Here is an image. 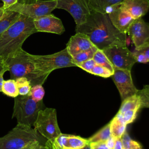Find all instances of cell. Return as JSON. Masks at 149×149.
<instances>
[{"instance_id": "5bb4252c", "label": "cell", "mask_w": 149, "mask_h": 149, "mask_svg": "<svg viewBox=\"0 0 149 149\" xmlns=\"http://www.w3.org/2000/svg\"><path fill=\"white\" fill-rule=\"evenodd\" d=\"M34 27L37 32H45L62 34L65 28L62 21L51 13L33 19Z\"/></svg>"}, {"instance_id": "f546056e", "label": "cell", "mask_w": 149, "mask_h": 149, "mask_svg": "<svg viewBox=\"0 0 149 149\" xmlns=\"http://www.w3.org/2000/svg\"><path fill=\"white\" fill-rule=\"evenodd\" d=\"M90 73L94 75L99 76L104 78H108V77H111L113 74L107 68L98 64H96L94 66V68L92 69Z\"/></svg>"}, {"instance_id": "7402d4cb", "label": "cell", "mask_w": 149, "mask_h": 149, "mask_svg": "<svg viewBox=\"0 0 149 149\" xmlns=\"http://www.w3.org/2000/svg\"><path fill=\"white\" fill-rule=\"evenodd\" d=\"M98 48L95 47L94 46L87 50L80 52L73 56H72L73 61L74 63L76 65L81 63L84 61H86L87 60L92 59L93 58V56L95 54V52L97 51Z\"/></svg>"}, {"instance_id": "83f0119b", "label": "cell", "mask_w": 149, "mask_h": 149, "mask_svg": "<svg viewBox=\"0 0 149 149\" xmlns=\"http://www.w3.org/2000/svg\"><path fill=\"white\" fill-rule=\"evenodd\" d=\"M136 94L140 98V108H149V85H145L141 90H138Z\"/></svg>"}, {"instance_id": "4fadbf2b", "label": "cell", "mask_w": 149, "mask_h": 149, "mask_svg": "<svg viewBox=\"0 0 149 149\" xmlns=\"http://www.w3.org/2000/svg\"><path fill=\"white\" fill-rule=\"evenodd\" d=\"M114 27L123 34H126L134 19L126 11L120 8V4L111 7L107 12Z\"/></svg>"}, {"instance_id": "6da1fadb", "label": "cell", "mask_w": 149, "mask_h": 149, "mask_svg": "<svg viewBox=\"0 0 149 149\" xmlns=\"http://www.w3.org/2000/svg\"><path fill=\"white\" fill-rule=\"evenodd\" d=\"M75 30L86 34L98 49L114 45H126V34L118 30L106 13L91 10L86 21L76 26Z\"/></svg>"}, {"instance_id": "7a4b0ae2", "label": "cell", "mask_w": 149, "mask_h": 149, "mask_svg": "<svg viewBox=\"0 0 149 149\" xmlns=\"http://www.w3.org/2000/svg\"><path fill=\"white\" fill-rule=\"evenodd\" d=\"M37 32L33 19L20 15L0 37V56L5 61L12 57L22 48L24 41Z\"/></svg>"}, {"instance_id": "44dd1931", "label": "cell", "mask_w": 149, "mask_h": 149, "mask_svg": "<svg viewBox=\"0 0 149 149\" xmlns=\"http://www.w3.org/2000/svg\"><path fill=\"white\" fill-rule=\"evenodd\" d=\"M89 144L88 139L68 134L66 149H81Z\"/></svg>"}, {"instance_id": "e0dca14e", "label": "cell", "mask_w": 149, "mask_h": 149, "mask_svg": "<svg viewBox=\"0 0 149 149\" xmlns=\"http://www.w3.org/2000/svg\"><path fill=\"white\" fill-rule=\"evenodd\" d=\"M124 0H86L90 10L106 13L112 6L121 3Z\"/></svg>"}, {"instance_id": "d6986e66", "label": "cell", "mask_w": 149, "mask_h": 149, "mask_svg": "<svg viewBox=\"0 0 149 149\" xmlns=\"http://www.w3.org/2000/svg\"><path fill=\"white\" fill-rule=\"evenodd\" d=\"M20 14L15 11L5 10L4 14L0 20V37L3 33L19 18Z\"/></svg>"}, {"instance_id": "9c48e42d", "label": "cell", "mask_w": 149, "mask_h": 149, "mask_svg": "<svg viewBox=\"0 0 149 149\" xmlns=\"http://www.w3.org/2000/svg\"><path fill=\"white\" fill-rule=\"evenodd\" d=\"M113 67L131 70L136 63L132 52L126 45H114L102 50Z\"/></svg>"}, {"instance_id": "484cf974", "label": "cell", "mask_w": 149, "mask_h": 149, "mask_svg": "<svg viewBox=\"0 0 149 149\" xmlns=\"http://www.w3.org/2000/svg\"><path fill=\"white\" fill-rule=\"evenodd\" d=\"M19 95H29L31 85L26 77H19L15 80Z\"/></svg>"}, {"instance_id": "74e56055", "label": "cell", "mask_w": 149, "mask_h": 149, "mask_svg": "<svg viewBox=\"0 0 149 149\" xmlns=\"http://www.w3.org/2000/svg\"><path fill=\"white\" fill-rule=\"evenodd\" d=\"M113 149H123L122 142L121 138L115 139V143Z\"/></svg>"}, {"instance_id": "4dcf8cb0", "label": "cell", "mask_w": 149, "mask_h": 149, "mask_svg": "<svg viewBox=\"0 0 149 149\" xmlns=\"http://www.w3.org/2000/svg\"><path fill=\"white\" fill-rule=\"evenodd\" d=\"M139 109H129L125 112H124L122 115V117L126 123V124H129L132 123L137 116V113Z\"/></svg>"}, {"instance_id": "52a82bcc", "label": "cell", "mask_w": 149, "mask_h": 149, "mask_svg": "<svg viewBox=\"0 0 149 149\" xmlns=\"http://www.w3.org/2000/svg\"><path fill=\"white\" fill-rule=\"evenodd\" d=\"M33 126L47 140L46 146L48 149H51L55 139L62 133L57 121L56 111L54 108H46L40 110Z\"/></svg>"}, {"instance_id": "f35d334b", "label": "cell", "mask_w": 149, "mask_h": 149, "mask_svg": "<svg viewBox=\"0 0 149 149\" xmlns=\"http://www.w3.org/2000/svg\"><path fill=\"white\" fill-rule=\"evenodd\" d=\"M41 144V143H38V142H37V141L33 142V143H31L29 144V145L26 146V147H23V148H22V149H34V148H36V147L38 144ZM43 145H44V144H43Z\"/></svg>"}, {"instance_id": "60d3db41", "label": "cell", "mask_w": 149, "mask_h": 149, "mask_svg": "<svg viewBox=\"0 0 149 149\" xmlns=\"http://www.w3.org/2000/svg\"><path fill=\"white\" fill-rule=\"evenodd\" d=\"M3 81H4V80H3V76H0V92H2V85H3Z\"/></svg>"}, {"instance_id": "603a6c76", "label": "cell", "mask_w": 149, "mask_h": 149, "mask_svg": "<svg viewBox=\"0 0 149 149\" xmlns=\"http://www.w3.org/2000/svg\"><path fill=\"white\" fill-rule=\"evenodd\" d=\"M2 92L8 97L15 98L18 96L19 91L15 80L10 79L4 80L2 85Z\"/></svg>"}, {"instance_id": "d4e9b609", "label": "cell", "mask_w": 149, "mask_h": 149, "mask_svg": "<svg viewBox=\"0 0 149 149\" xmlns=\"http://www.w3.org/2000/svg\"><path fill=\"white\" fill-rule=\"evenodd\" d=\"M111 136H112L110 131V125L109 123L102 129L98 131L97 133L89 138L88 140L89 141V143L98 141H106Z\"/></svg>"}, {"instance_id": "836d02e7", "label": "cell", "mask_w": 149, "mask_h": 149, "mask_svg": "<svg viewBox=\"0 0 149 149\" xmlns=\"http://www.w3.org/2000/svg\"><path fill=\"white\" fill-rule=\"evenodd\" d=\"M91 149H110L107 145L106 141H98L90 143Z\"/></svg>"}, {"instance_id": "8992f818", "label": "cell", "mask_w": 149, "mask_h": 149, "mask_svg": "<svg viewBox=\"0 0 149 149\" xmlns=\"http://www.w3.org/2000/svg\"><path fill=\"white\" fill-rule=\"evenodd\" d=\"M44 107L42 101L37 102L29 95H19L15 98L12 118H16L18 124L31 127L36 122L38 112Z\"/></svg>"}, {"instance_id": "277c9868", "label": "cell", "mask_w": 149, "mask_h": 149, "mask_svg": "<svg viewBox=\"0 0 149 149\" xmlns=\"http://www.w3.org/2000/svg\"><path fill=\"white\" fill-rule=\"evenodd\" d=\"M36 141L46 146L47 140L34 128L17 123L7 134L0 137V149H22Z\"/></svg>"}, {"instance_id": "5b68a950", "label": "cell", "mask_w": 149, "mask_h": 149, "mask_svg": "<svg viewBox=\"0 0 149 149\" xmlns=\"http://www.w3.org/2000/svg\"><path fill=\"white\" fill-rule=\"evenodd\" d=\"M28 56L38 74L47 78L55 69L76 66L66 48L50 55H37L28 53Z\"/></svg>"}, {"instance_id": "1f68e13d", "label": "cell", "mask_w": 149, "mask_h": 149, "mask_svg": "<svg viewBox=\"0 0 149 149\" xmlns=\"http://www.w3.org/2000/svg\"><path fill=\"white\" fill-rule=\"evenodd\" d=\"M96 65L95 62L94 60L92 58L88 60H87L86 61H84L81 63H79L77 66L83 69L84 70L86 71L88 73H90L92 69L94 68V66Z\"/></svg>"}, {"instance_id": "d6a6232c", "label": "cell", "mask_w": 149, "mask_h": 149, "mask_svg": "<svg viewBox=\"0 0 149 149\" xmlns=\"http://www.w3.org/2000/svg\"><path fill=\"white\" fill-rule=\"evenodd\" d=\"M132 53L134 59L136 61V62H137L139 63H143L148 62V61L147 59V58L145 56V55L139 51L134 49V51Z\"/></svg>"}, {"instance_id": "cb8c5ba5", "label": "cell", "mask_w": 149, "mask_h": 149, "mask_svg": "<svg viewBox=\"0 0 149 149\" xmlns=\"http://www.w3.org/2000/svg\"><path fill=\"white\" fill-rule=\"evenodd\" d=\"M93 59L94 60L96 64L101 65L107 68L113 73V66L109 61V60L108 59V58H107V56L104 53L102 50L98 49L97 51L95 52Z\"/></svg>"}, {"instance_id": "ac0fdd59", "label": "cell", "mask_w": 149, "mask_h": 149, "mask_svg": "<svg viewBox=\"0 0 149 149\" xmlns=\"http://www.w3.org/2000/svg\"><path fill=\"white\" fill-rule=\"evenodd\" d=\"M109 125L111 136L114 139L121 138L126 132L127 124L124 120L122 115L118 112L110 122Z\"/></svg>"}, {"instance_id": "3957f363", "label": "cell", "mask_w": 149, "mask_h": 149, "mask_svg": "<svg viewBox=\"0 0 149 149\" xmlns=\"http://www.w3.org/2000/svg\"><path fill=\"white\" fill-rule=\"evenodd\" d=\"M10 72V79L16 80L19 77H26L31 86L43 84L47 77L40 76L29 58L28 52L23 49L19 50L13 56L5 61Z\"/></svg>"}, {"instance_id": "30bf717a", "label": "cell", "mask_w": 149, "mask_h": 149, "mask_svg": "<svg viewBox=\"0 0 149 149\" xmlns=\"http://www.w3.org/2000/svg\"><path fill=\"white\" fill-rule=\"evenodd\" d=\"M56 9L68 11L74 19L76 26L83 24L91 12L86 0H57Z\"/></svg>"}, {"instance_id": "4316f807", "label": "cell", "mask_w": 149, "mask_h": 149, "mask_svg": "<svg viewBox=\"0 0 149 149\" xmlns=\"http://www.w3.org/2000/svg\"><path fill=\"white\" fill-rule=\"evenodd\" d=\"M123 149H143L141 146L136 141L132 140L125 132L121 137Z\"/></svg>"}, {"instance_id": "8fae6325", "label": "cell", "mask_w": 149, "mask_h": 149, "mask_svg": "<svg viewBox=\"0 0 149 149\" xmlns=\"http://www.w3.org/2000/svg\"><path fill=\"white\" fill-rule=\"evenodd\" d=\"M130 71L113 67V72L111 77L122 101L130 96L136 94L138 91L133 82Z\"/></svg>"}, {"instance_id": "f1b7e54d", "label": "cell", "mask_w": 149, "mask_h": 149, "mask_svg": "<svg viewBox=\"0 0 149 149\" xmlns=\"http://www.w3.org/2000/svg\"><path fill=\"white\" fill-rule=\"evenodd\" d=\"M45 91L42 84H36L31 86L29 95L36 101H42Z\"/></svg>"}, {"instance_id": "2e32d148", "label": "cell", "mask_w": 149, "mask_h": 149, "mask_svg": "<svg viewBox=\"0 0 149 149\" xmlns=\"http://www.w3.org/2000/svg\"><path fill=\"white\" fill-rule=\"evenodd\" d=\"M95 46L84 34L76 33L72 36L66 44V49L71 56Z\"/></svg>"}, {"instance_id": "7c38bea8", "label": "cell", "mask_w": 149, "mask_h": 149, "mask_svg": "<svg viewBox=\"0 0 149 149\" xmlns=\"http://www.w3.org/2000/svg\"><path fill=\"white\" fill-rule=\"evenodd\" d=\"M127 33L134 44L135 49L149 44V23L146 22L142 17L134 20Z\"/></svg>"}, {"instance_id": "d590c367", "label": "cell", "mask_w": 149, "mask_h": 149, "mask_svg": "<svg viewBox=\"0 0 149 149\" xmlns=\"http://www.w3.org/2000/svg\"><path fill=\"white\" fill-rule=\"evenodd\" d=\"M135 49L138 50L140 52H142L145 55V56L147 58V59H148V62H149V44H146V45H143V47H140V48Z\"/></svg>"}, {"instance_id": "ffe728a7", "label": "cell", "mask_w": 149, "mask_h": 149, "mask_svg": "<svg viewBox=\"0 0 149 149\" xmlns=\"http://www.w3.org/2000/svg\"><path fill=\"white\" fill-rule=\"evenodd\" d=\"M140 108V101L139 97L137 95L130 96L122 101L121 106L118 111V113L122 114L124 112L129 110Z\"/></svg>"}, {"instance_id": "8d00e7d4", "label": "cell", "mask_w": 149, "mask_h": 149, "mask_svg": "<svg viewBox=\"0 0 149 149\" xmlns=\"http://www.w3.org/2000/svg\"><path fill=\"white\" fill-rule=\"evenodd\" d=\"M1 1L3 3V5L2 7L3 8V9L5 10H6L10 6H11L12 5L16 3L17 0H1Z\"/></svg>"}, {"instance_id": "7bdbcfd3", "label": "cell", "mask_w": 149, "mask_h": 149, "mask_svg": "<svg viewBox=\"0 0 149 149\" xmlns=\"http://www.w3.org/2000/svg\"><path fill=\"white\" fill-rule=\"evenodd\" d=\"M81 149H91V147H90V143H89V144H87L86 146H85L84 147H83V148H81Z\"/></svg>"}, {"instance_id": "9a60e30c", "label": "cell", "mask_w": 149, "mask_h": 149, "mask_svg": "<svg viewBox=\"0 0 149 149\" xmlns=\"http://www.w3.org/2000/svg\"><path fill=\"white\" fill-rule=\"evenodd\" d=\"M120 6L133 19L142 17L149 10V0H124Z\"/></svg>"}, {"instance_id": "e575fe53", "label": "cell", "mask_w": 149, "mask_h": 149, "mask_svg": "<svg viewBox=\"0 0 149 149\" xmlns=\"http://www.w3.org/2000/svg\"><path fill=\"white\" fill-rule=\"evenodd\" d=\"M9 70V67L6 62V61L0 56V76H3V74Z\"/></svg>"}, {"instance_id": "ab89813d", "label": "cell", "mask_w": 149, "mask_h": 149, "mask_svg": "<svg viewBox=\"0 0 149 149\" xmlns=\"http://www.w3.org/2000/svg\"><path fill=\"white\" fill-rule=\"evenodd\" d=\"M34 149H48V148L46 146L41 144H39L36 147V148Z\"/></svg>"}, {"instance_id": "b9f144b4", "label": "cell", "mask_w": 149, "mask_h": 149, "mask_svg": "<svg viewBox=\"0 0 149 149\" xmlns=\"http://www.w3.org/2000/svg\"><path fill=\"white\" fill-rule=\"evenodd\" d=\"M5 11V10L3 9V8L2 6L0 7V20L2 17V16H3V14H4Z\"/></svg>"}, {"instance_id": "ba28073f", "label": "cell", "mask_w": 149, "mask_h": 149, "mask_svg": "<svg viewBox=\"0 0 149 149\" xmlns=\"http://www.w3.org/2000/svg\"><path fill=\"white\" fill-rule=\"evenodd\" d=\"M57 0H17L6 10H10L33 19L51 13L56 9Z\"/></svg>"}]
</instances>
